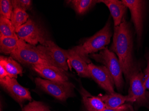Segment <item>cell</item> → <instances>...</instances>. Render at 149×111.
<instances>
[{"instance_id":"30bf717a","label":"cell","mask_w":149,"mask_h":111,"mask_svg":"<svg viewBox=\"0 0 149 111\" xmlns=\"http://www.w3.org/2000/svg\"><path fill=\"white\" fill-rule=\"evenodd\" d=\"M0 84L2 88L20 105L27 101H31L32 98L29 89L20 85L16 78L7 77L0 79Z\"/></svg>"},{"instance_id":"5bb4252c","label":"cell","mask_w":149,"mask_h":111,"mask_svg":"<svg viewBox=\"0 0 149 111\" xmlns=\"http://www.w3.org/2000/svg\"><path fill=\"white\" fill-rule=\"evenodd\" d=\"M98 3H102L108 7L113 20L114 26H119L124 17L127 7L123 1L118 0H100Z\"/></svg>"},{"instance_id":"e0dca14e","label":"cell","mask_w":149,"mask_h":111,"mask_svg":"<svg viewBox=\"0 0 149 111\" xmlns=\"http://www.w3.org/2000/svg\"><path fill=\"white\" fill-rule=\"evenodd\" d=\"M0 65L6 69L11 78H17V75H22L23 73V68L22 66L11 57L1 56Z\"/></svg>"},{"instance_id":"d6986e66","label":"cell","mask_w":149,"mask_h":111,"mask_svg":"<svg viewBox=\"0 0 149 111\" xmlns=\"http://www.w3.org/2000/svg\"><path fill=\"white\" fill-rule=\"evenodd\" d=\"M19 41L20 39L17 36L0 37L1 52L10 55L18 48Z\"/></svg>"},{"instance_id":"7a4b0ae2","label":"cell","mask_w":149,"mask_h":111,"mask_svg":"<svg viewBox=\"0 0 149 111\" xmlns=\"http://www.w3.org/2000/svg\"><path fill=\"white\" fill-rule=\"evenodd\" d=\"M112 36L111 20L109 19L102 29L93 36L87 38L83 43L74 47L72 49L87 64H89L91 63L89 58V55L96 53L106 48V46L110 43Z\"/></svg>"},{"instance_id":"6da1fadb","label":"cell","mask_w":149,"mask_h":111,"mask_svg":"<svg viewBox=\"0 0 149 111\" xmlns=\"http://www.w3.org/2000/svg\"><path fill=\"white\" fill-rule=\"evenodd\" d=\"M133 34L131 24L125 17L119 26L114 27L113 42L109 50L117 55L125 80L129 82L135 66L133 55Z\"/></svg>"},{"instance_id":"9c48e42d","label":"cell","mask_w":149,"mask_h":111,"mask_svg":"<svg viewBox=\"0 0 149 111\" xmlns=\"http://www.w3.org/2000/svg\"><path fill=\"white\" fill-rule=\"evenodd\" d=\"M37 48L53 62L59 68L67 72L69 69L68 59L65 50L58 47L51 40H47L44 45H39Z\"/></svg>"},{"instance_id":"8992f818","label":"cell","mask_w":149,"mask_h":111,"mask_svg":"<svg viewBox=\"0 0 149 111\" xmlns=\"http://www.w3.org/2000/svg\"><path fill=\"white\" fill-rule=\"evenodd\" d=\"M129 83V102L145 104L149 101V92L145 86L144 73L137 66L131 72Z\"/></svg>"},{"instance_id":"52a82bcc","label":"cell","mask_w":149,"mask_h":111,"mask_svg":"<svg viewBox=\"0 0 149 111\" xmlns=\"http://www.w3.org/2000/svg\"><path fill=\"white\" fill-rule=\"evenodd\" d=\"M16 33L19 39L35 46L38 43L44 45L48 40L44 30L32 18H29L27 22L16 31Z\"/></svg>"},{"instance_id":"ba28073f","label":"cell","mask_w":149,"mask_h":111,"mask_svg":"<svg viewBox=\"0 0 149 111\" xmlns=\"http://www.w3.org/2000/svg\"><path fill=\"white\" fill-rule=\"evenodd\" d=\"M121 1L130 11L131 20L137 35L138 45H140L143 30L146 1L141 0H122Z\"/></svg>"},{"instance_id":"3957f363","label":"cell","mask_w":149,"mask_h":111,"mask_svg":"<svg viewBox=\"0 0 149 111\" xmlns=\"http://www.w3.org/2000/svg\"><path fill=\"white\" fill-rule=\"evenodd\" d=\"M10 55L16 61L23 65L30 66L34 65H45L61 69L38 50L36 46L27 44L22 39H20L18 48Z\"/></svg>"},{"instance_id":"9a60e30c","label":"cell","mask_w":149,"mask_h":111,"mask_svg":"<svg viewBox=\"0 0 149 111\" xmlns=\"http://www.w3.org/2000/svg\"><path fill=\"white\" fill-rule=\"evenodd\" d=\"M82 102L87 111H101L106 108L104 103L99 96H94L84 88L80 89Z\"/></svg>"},{"instance_id":"484cf974","label":"cell","mask_w":149,"mask_h":111,"mask_svg":"<svg viewBox=\"0 0 149 111\" xmlns=\"http://www.w3.org/2000/svg\"><path fill=\"white\" fill-rule=\"evenodd\" d=\"M131 106L127 103H124L119 107L116 108H105L101 111H130L131 109Z\"/></svg>"},{"instance_id":"277c9868","label":"cell","mask_w":149,"mask_h":111,"mask_svg":"<svg viewBox=\"0 0 149 111\" xmlns=\"http://www.w3.org/2000/svg\"><path fill=\"white\" fill-rule=\"evenodd\" d=\"M89 57L106 67L114 82L115 86L119 91L123 88V71L117 55L106 47L98 53H93Z\"/></svg>"},{"instance_id":"d4e9b609","label":"cell","mask_w":149,"mask_h":111,"mask_svg":"<svg viewBox=\"0 0 149 111\" xmlns=\"http://www.w3.org/2000/svg\"><path fill=\"white\" fill-rule=\"evenodd\" d=\"M147 66L144 72V80L146 88L149 90V52L146 54Z\"/></svg>"},{"instance_id":"ac0fdd59","label":"cell","mask_w":149,"mask_h":111,"mask_svg":"<svg viewBox=\"0 0 149 111\" xmlns=\"http://www.w3.org/2000/svg\"><path fill=\"white\" fill-rule=\"evenodd\" d=\"M67 3L74 10L77 14L83 15L98 3V1L70 0L67 1Z\"/></svg>"},{"instance_id":"8fae6325","label":"cell","mask_w":149,"mask_h":111,"mask_svg":"<svg viewBox=\"0 0 149 111\" xmlns=\"http://www.w3.org/2000/svg\"><path fill=\"white\" fill-rule=\"evenodd\" d=\"M88 67L91 78L107 93L115 92L114 82L106 67L97 65L92 62L88 64Z\"/></svg>"},{"instance_id":"603a6c76","label":"cell","mask_w":149,"mask_h":111,"mask_svg":"<svg viewBox=\"0 0 149 111\" xmlns=\"http://www.w3.org/2000/svg\"><path fill=\"white\" fill-rule=\"evenodd\" d=\"M13 8L11 1L1 0L0 1V13L1 16L10 20Z\"/></svg>"},{"instance_id":"5b68a950","label":"cell","mask_w":149,"mask_h":111,"mask_svg":"<svg viewBox=\"0 0 149 111\" xmlns=\"http://www.w3.org/2000/svg\"><path fill=\"white\" fill-rule=\"evenodd\" d=\"M36 85L46 93L61 101H66L74 95V86L69 81L56 82L36 77Z\"/></svg>"},{"instance_id":"cb8c5ba5","label":"cell","mask_w":149,"mask_h":111,"mask_svg":"<svg viewBox=\"0 0 149 111\" xmlns=\"http://www.w3.org/2000/svg\"><path fill=\"white\" fill-rule=\"evenodd\" d=\"M11 2L13 10L20 9L25 11L31 9L32 3L31 0H12Z\"/></svg>"},{"instance_id":"83f0119b","label":"cell","mask_w":149,"mask_h":111,"mask_svg":"<svg viewBox=\"0 0 149 111\" xmlns=\"http://www.w3.org/2000/svg\"></svg>"},{"instance_id":"4316f807","label":"cell","mask_w":149,"mask_h":111,"mask_svg":"<svg viewBox=\"0 0 149 111\" xmlns=\"http://www.w3.org/2000/svg\"><path fill=\"white\" fill-rule=\"evenodd\" d=\"M7 77L11 78L10 75L6 70V69L2 66L0 65V79H2Z\"/></svg>"},{"instance_id":"ffe728a7","label":"cell","mask_w":149,"mask_h":111,"mask_svg":"<svg viewBox=\"0 0 149 111\" xmlns=\"http://www.w3.org/2000/svg\"><path fill=\"white\" fill-rule=\"evenodd\" d=\"M29 15L26 12L20 9H14L12 14L10 21L15 30V32L20 27L27 22Z\"/></svg>"},{"instance_id":"44dd1931","label":"cell","mask_w":149,"mask_h":111,"mask_svg":"<svg viewBox=\"0 0 149 111\" xmlns=\"http://www.w3.org/2000/svg\"><path fill=\"white\" fill-rule=\"evenodd\" d=\"M15 30L10 20L0 16V37H16Z\"/></svg>"},{"instance_id":"4fadbf2b","label":"cell","mask_w":149,"mask_h":111,"mask_svg":"<svg viewBox=\"0 0 149 111\" xmlns=\"http://www.w3.org/2000/svg\"><path fill=\"white\" fill-rule=\"evenodd\" d=\"M68 61L71 66L76 70L80 77L91 78L88 70V64L73 49L65 50Z\"/></svg>"},{"instance_id":"2e32d148","label":"cell","mask_w":149,"mask_h":111,"mask_svg":"<svg viewBox=\"0 0 149 111\" xmlns=\"http://www.w3.org/2000/svg\"><path fill=\"white\" fill-rule=\"evenodd\" d=\"M98 96L107 108H116L124 105L125 102L129 101L127 95L123 96L116 92Z\"/></svg>"},{"instance_id":"7402d4cb","label":"cell","mask_w":149,"mask_h":111,"mask_svg":"<svg viewBox=\"0 0 149 111\" xmlns=\"http://www.w3.org/2000/svg\"><path fill=\"white\" fill-rule=\"evenodd\" d=\"M22 111H51L49 107L42 102L33 101L26 105Z\"/></svg>"},{"instance_id":"7c38bea8","label":"cell","mask_w":149,"mask_h":111,"mask_svg":"<svg viewBox=\"0 0 149 111\" xmlns=\"http://www.w3.org/2000/svg\"><path fill=\"white\" fill-rule=\"evenodd\" d=\"M31 68L45 79L56 82L68 81V73L62 69L42 65H34Z\"/></svg>"}]
</instances>
